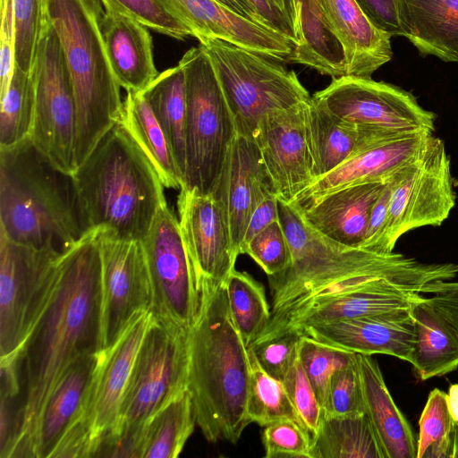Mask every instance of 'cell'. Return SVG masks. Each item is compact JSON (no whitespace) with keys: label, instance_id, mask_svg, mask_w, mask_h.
Wrapping results in <instances>:
<instances>
[{"label":"cell","instance_id":"obj_30","mask_svg":"<svg viewBox=\"0 0 458 458\" xmlns=\"http://www.w3.org/2000/svg\"><path fill=\"white\" fill-rule=\"evenodd\" d=\"M415 344L411 364L422 380L450 373L458 368V333L426 297L411 306Z\"/></svg>","mask_w":458,"mask_h":458},{"label":"cell","instance_id":"obj_15","mask_svg":"<svg viewBox=\"0 0 458 458\" xmlns=\"http://www.w3.org/2000/svg\"><path fill=\"white\" fill-rule=\"evenodd\" d=\"M141 242L152 286V316L189 329L198 316L201 292L179 220L167 205Z\"/></svg>","mask_w":458,"mask_h":458},{"label":"cell","instance_id":"obj_41","mask_svg":"<svg viewBox=\"0 0 458 458\" xmlns=\"http://www.w3.org/2000/svg\"><path fill=\"white\" fill-rule=\"evenodd\" d=\"M298 355L323 408L331 376L336 369L353 361L356 353L301 334Z\"/></svg>","mask_w":458,"mask_h":458},{"label":"cell","instance_id":"obj_51","mask_svg":"<svg viewBox=\"0 0 458 458\" xmlns=\"http://www.w3.org/2000/svg\"><path fill=\"white\" fill-rule=\"evenodd\" d=\"M392 177L387 181L372 207L365 239L360 249L377 252L378 243L386 227L388 216Z\"/></svg>","mask_w":458,"mask_h":458},{"label":"cell","instance_id":"obj_5","mask_svg":"<svg viewBox=\"0 0 458 458\" xmlns=\"http://www.w3.org/2000/svg\"><path fill=\"white\" fill-rule=\"evenodd\" d=\"M48 18L59 38L76 106L74 164L87 158L123 115L120 85L101 31L99 0H48Z\"/></svg>","mask_w":458,"mask_h":458},{"label":"cell","instance_id":"obj_58","mask_svg":"<svg viewBox=\"0 0 458 458\" xmlns=\"http://www.w3.org/2000/svg\"><path fill=\"white\" fill-rule=\"evenodd\" d=\"M452 458H458V438H457V441H456V444L454 446V450Z\"/></svg>","mask_w":458,"mask_h":458},{"label":"cell","instance_id":"obj_37","mask_svg":"<svg viewBox=\"0 0 458 458\" xmlns=\"http://www.w3.org/2000/svg\"><path fill=\"white\" fill-rule=\"evenodd\" d=\"M0 149L30 138L35 114V89L31 73L14 66L6 91L0 96Z\"/></svg>","mask_w":458,"mask_h":458},{"label":"cell","instance_id":"obj_19","mask_svg":"<svg viewBox=\"0 0 458 458\" xmlns=\"http://www.w3.org/2000/svg\"><path fill=\"white\" fill-rule=\"evenodd\" d=\"M400 284L379 278L315 301L267 326L253 342H260L288 330L410 309L420 296ZM252 343V344H253Z\"/></svg>","mask_w":458,"mask_h":458},{"label":"cell","instance_id":"obj_24","mask_svg":"<svg viewBox=\"0 0 458 458\" xmlns=\"http://www.w3.org/2000/svg\"><path fill=\"white\" fill-rule=\"evenodd\" d=\"M101 31L120 87L126 91H144L158 75L149 29L127 14L104 8Z\"/></svg>","mask_w":458,"mask_h":458},{"label":"cell","instance_id":"obj_9","mask_svg":"<svg viewBox=\"0 0 458 458\" xmlns=\"http://www.w3.org/2000/svg\"><path fill=\"white\" fill-rule=\"evenodd\" d=\"M185 78L186 169L182 188L212 194L237 134L212 63L199 45L178 63Z\"/></svg>","mask_w":458,"mask_h":458},{"label":"cell","instance_id":"obj_18","mask_svg":"<svg viewBox=\"0 0 458 458\" xmlns=\"http://www.w3.org/2000/svg\"><path fill=\"white\" fill-rule=\"evenodd\" d=\"M177 207L182 241L199 286L204 282L225 284L238 256L224 207L211 194L185 188L180 189Z\"/></svg>","mask_w":458,"mask_h":458},{"label":"cell","instance_id":"obj_7","mask_svg":"<svg viewBox=\"0 0 458 458\" xmlns=\"http://www.w3.org/2000/svg\"><path fill=\"white\" fill-rule=\"evenodd\" d=\"M188 330L152 316L133 364L117 428L101 444L113 441L123 455L138 457L143 426L187 390Z\"/></svg>","mask_w":458,"mask_h":458},{"label":"cell","instance_id":"obj_27","mask_svg":"<svg viewBox=\"0 0 458 458\" xmlns=\"http://www.w3.org/2000/svg\"><path fill=\"white\" fill-rule=\"evenodd\" d=\"M309 126L317 178L371 148L411 134L356 127L337 118L312 97Z\"/></svg>","mask_w":458,"mask_h":458},{"label":"cell","instance_id":"obj_28","mask_svg":"<svg viewBox=\"0 0 458 458\" xmlns=\"http://www.w3.org/2000/svg\"><path fill=\"white\" fill-rule=\"evenodd\" d=\"M399 24L420 55L458 63V0H397Z\"/></svg>","mask_w":458,"mask_h":458},{"label":"cell","instance_id":"obj_23","mask_svg":"<svg viewBox=\"0 0 458 458\" xmlns=\"http://www.w3.org/2000/svg\"><path fill=\"white\" fill-rule=\"evenodd\" d=\"M387 181L348 186L297 210L304 222L321 236L348 248L360 249L372 207Z\"/></svg>","mask_w":458,"mask_h":458},{"label":"cell","instance_id":"obj_38","mask_svg":"<svg viewBox=\"0 0 458 458\" xmlns=\"http://www.w3.org/2000/svg\"><path fill=\"white\" fill-rule=\"evenodd\" d=\"M249 355L250 379L246 411L250 423L265 427L274 421L289 419L305 428L283 381L271 377L262 369L250 347Z\"/></svg>","mask_w":458,"mask_h":458},{"label":"cell","instance_id":"obj_14","mask_svg":"<svg viewBox=\"0 0 458 458\" xmlns=\"http://www.w3.org/2000/svg\"><path fill=\"white\" fill-rule=\"evenodd\" d=\"M312 98L342 121L359 128L403 133L436 130L437 115L395 85L344 75Z\"/></svg>","mask_w":458,"mask_h":458},{"label":"cell","instance_id":"obj_54","mask_svg":"<svg viewBox=\"0 0 458 458\" xmlns=\"http://www.w3.org/2000/svg\"><path fill=\"white\" fill-rule=\"evenodd\" d=\"M277 220H279L278 199L274 195L268 196L258 205L251 214L241 250L256 234Z\"/></svg>","mask_w":458,"mask_h":458},{"label":"cell","instance_id":"obj_45","mask_svg":"<svg viewBox=\"0 0 458 458\" xmlns=\"http://www.w3.org/2000/svg\"><path fill=\"white\" fill-rule=\"evenodd\" d=\"M248 254L269 276L285 270L291 263L290 246L279 220L256 234L241 250Z\"/></svg>","mask_w":458,"mask_h":458},{"label":"cell","instance_id":"obj_50","mask_svg":"<svg viewBox=\"0 0 458 458\" xmlns=\"http://www.w3.org/2000/svg\"><path fill=\"white\" fill-rule=\"evenodd\" d=\"M369 19L380 30L391 37L401 36L397 0H356Z\"/></svg>","mask_w":458,"mask_h":458},{"label":"cell","instance_id":"obj_12","mask_svg":"<svg viewBox=\"0 0 458 458\" xmlns=\"http://www.w3.org/2000/svg\"><path fill=\"white\" fill-rule=\"evenodd\" d=\"M57 250L34 249L0 232V358L19 353L54 287Z\"/></svg>","mask_w":458,"mask_h":458},{"label":"cell","instance_id":"obj_49","mask_svg":"<svg viewBox=\"0 0 458 458\" xmlns=\"http://www.w3.org/2000/svg\"><path fill=\"white\" fill-rule=\"evenodd\" d=\"M0 96L9 87L15 66L16 24L13 0H1Z\"/></svg>","mask_w":458,"mask_h":458},{"label":"cell","instance_id":"obj_46","mask_svg":"<svg viewBox=\"0 0 458 458\" xmlns=\"http://www.w3.org/2000/svg\"><path fill=\"white\" fill-rule=\"evenodd\" d=\"M310 432L289 419L274 421L262 432L266 458H310Z\"/></svg>","mask_w":458,"mask_h":458},{"label":"cell","instance_id":"obj_2","mask_svg":"<svg viewBox=\"0 0 458 458\" xmlns=\"http://www.w3.org/2000/svg\"><path fill=\"white\" fill-rule=\"evenodd\" d=\"M198 316L188 330L189 375L196 423L210 443L236 444L250 423L249 346L232 318L225 284L204 282Z\"/></svg>","mask_w":458,"mask_h":458},{"label":"cell","instance_id":"obj_36","mask_svg":"<svg viewBox=\"0 0 458 458\" xmlns=\"http://www.w3.org/2000/svg\"><path fill=\"white\" fill-rule=\"evenodd\" d=\"M225 287L232 318L249 346L260 335L271 317L265 287L250 274L235 269Z\"/></svg>","mask_w":458,"mask_h":458},{"label":"cell","instance_id":"obj_4","mask_svg":"<svg viewBox=\"0 0 458 458\" xmlns=\"http://www.w3.org/2000/svg\"><path fill=\"white\" fill-rule=\"evenodd\" d=\"M72 174L91 228L112 237L142 241L166 206L158 174L121 122Z\"/></svg>","mask_w":458,"mask_h":458},{"label":"cell","instance_id":"obj_1","mask_svg":"<svg viewBox=\"0 0 458 458\" xmlns=\"http://www.w3.org/2000/svg\"><path fill=\"white\" fill-rule=\"evenodd\" d=\"M102 263L98 230L64 252L54 287L19 353L22 422L11 458H33L37 423L53 387L80 357L101 351Z\"/></svg>","mask_w":458,"mask_h":458},{"label":"cell","instance_id":"obj_52","mask_svg":"<svg viewBox=\"0 0 458 458\" xmlns=\"http://www.w3.org/2000/svg\"><path fill=\"white\" fill-rule=\"evenodd\" d=\"M267 29L292 41L295 47L300 43L298 33L293 25L268 0H247Z\"/></svg>","mask_w":458,"mask_h":458},{"label":"cell","instance_id":"obj_16","mask_svg":"<svg viewBox=\"0 0 458 458\" xmlns=\"http://www.w3.org/2000/svg\"><path fill=\"white\" fill-rule=\"evenodd\" d=\"M102 263L101 350L113 346L139 315L151 310L152 286L141 241L98 230Z\"/></svg>","mask_w":458,"mask_h":458},{"label":"cell","instance_id":"obj_40","mask_svg":"<svg viewBox=\"0 0 458 458\" xmlns=\"http://www.w3.org/2000/svg\"><path fill=\"white\" fill-rule=\"evenodd\" d=\"M0 458H11L22 422L21 358L1 359Z\"/></svg>","mask_w":458,"mask_h":458},{"label":"cell","instance_id":"obj_10","mask_svg":"<svg viewBox=\"0 0 458 458\" xmlns=\"http://www.w3.org/2000/svg\"><path fill=\"white\" fill-rule=\"evenodd\" d=\"M151 318L150 311L139 315L113 346L102 350L83 404L51 458L93 457L99 445L114 433L133 364Z\"/></svg>","mask_w":458,"mask_h":458},{"label":"cell","instance_id":"obj_20","mask_svg":"<svg viewBox=\"0 0 458 458\" xmlns=\"http://www.w3.org/2000/svg\"><path fill=\"white\" fill-rule=\"evenodd\" d=\"M224 207L237 256L251 214L268 196H276L257 143L236 134L220 179L211 194Z\"/></svg>","mask_w":458,"mask_h":458},{"label":"cell","instance_id":"obj_32","mask_svg":"<svg viewBox=\"0 0 458 458\" xmlns=\"http://www.w3.org/2000/svg\"><path fill=\"white\" fill-rule=\"evenodd\" d=\"M121 123L148 157L166 188L181 189L182 174L143 91H126Z\"/></svg>","mask_w":458,"mask_h":458},{"label":"cell","instance_id":"obj_57","mask_svg":"<svg viewBox=\"0 0 458 458\" xmlns=\"http://www.w3.org/2000/svg\"><path fill=\"white\" fill-rule=\"evenodd\" d=\"M446 399L451 417L458 424V383L449 386Z\"/></svg>","mask_w":458,"mask_h":458},{"label":"cell","instance_id":"obj_44","mask_svg":"<svg viewBox=\"0 0 458 458\" xmlns=\"http://www.w3.org/2000/svg\"><path fill=\"white\" fill-rule=\"evenodd\" d=\"M322 413L329 416H357L365 413L357 357L336 369L330 377Z\"/></svg>","mask_w":458,"mask_h":458},{"label":"cell","instance_id":"obj_53","mask_svg":"<svg viewBox=\"0 0 458 458\" xmlns=\"http://www.w3.org/2000/svg\"><path fill=\"white\" fill-rule=\"evenodd\" d=\"M426 300L452 324L458 333V282L439 283L432 296L426 297Z\"/></svg>","mask_w":458,"mask_h":458},{"label":"cell","instance_id":"obj_3","mask_svg":"<svg viewBox=\"0 0 458 458\" xmlns=\"http://www.w3.org/2000/svg\"><path fill=\"white\" fill-rule=\"evenodd\" d=\"M91 230L72 174L31 138L0 149V232L9 240L64 253Z\"/></svg>","mask_w":458,"mask_h":458},{"label":"cell","instance_id":"obj_56","mask_svg":"<svg viewBox=\"0 0 458 458\" xmlns=\"http://www.w3.org/2000/svg\"><path fill=\"white\" fill-rule=\"evenodd\" d=\"M233 13L241 15L242 17L264 26L261 19L248 3L247 0H216ZM265 27V26H264ZM267 28V27H266Z\"/></svg>","mask_w":458,"mask_h":458},{"label":"cell","instance_id":"obj_31","mask_svg":"<svg viewBox=\"0 0 458 458\" xmlns=\"http://www.w3.org/2000/svg\"><path fill=\"white\" fill-rule=\"evenodd\" d=\"M301 42L292 63L333 79L346 75V62L324 10L322 0H296Z\"/></svg>","mask_w":458,"mask_h":458},{"label":"cell","instance_id":"obj_47","mask_svg":"<svg viewBox=\"0 0 458 458\" xmlns=\"http://www.w3.org/2000/svg\"><path fill=\"white\" fill-rule=\"evenodd\" d=\"M300 337L298 331L288 330L249 347L262 369L283 381L298 357Z\"/></svg>","mask_w":458,"mask_h":458},{"label":"cell","instance_id":"obj_25","mask_svg":"<svg viewBox=\"0 0 458 458\" xmlns=\"http://www.w3.org/2000/svg\"><path fill=\"white\" fill-rule=\"evenodd\" d=\"M322 3L344 49L346 75L371 78L393 57L391 36L369 19L356 0H322Z\"/></svg>","mask_w":458,"mask_h":458},{"label":"cell","instance_id":"obj_55","mask_svg":"<svg viewBox=\"0 0 458 458\" xmlns=\"http://www.w3.org/2000/svg\"><path fill=\"white\" fill-rule=\"evenodd\" d=\"M295 29L301 42L299 15L296 0H268ZM300 44V43H299ZM298 44V45H299Z\"/></svg>","mask_w":458,"mask_h":458},{"label":"cell","instance_id":"obj_21","mask_svg":"<svg viewBox=\"0 0 458 458\" xmlns=\"http://www.w3.org/2000/svg\"><path fill=\"white\" fill-rule=\"evenodd\" d=\"M298 331L319 342L361 354H387L411 362L415 344L411 308L315 324Z\"/></svg>","mask_w":458,"mask_h":458},{"label":"cell","instance_id":"obj_34","mask_svg":"<svg viewBox=\"0 0 458 458\" xmlns=\"http://www.w3.org/2000/svg\"><path fill=\"white\" fill-rule=\"evenodd\" d=\"M143 94L165 134L184 180L186 93L182 66L178 64L159 73Z\"/></svg>","mask_w":458,"mask_h":458},{"label":"cell","instance_id":"obj_33","mask_svg":"<svg viewBox=\"0 0 458 458\" xmlns=\"http://www.w3.org/2000/svg\"><path fill=\"white\" fill-rule=\"evenodd\" d=\"M310 458H384L366 413L357 416L321 414L311 437Z\"/></svg>","mask_w":458,"mask_h":458},{"label":"cell","instance_id":"obj_39","mask_svg":"<svg viewBox=\"0 0 458 458\" xmlns=\"http://www.w3.org/2000/svg\"><path fill=\"white\" fill-rule=\"evenodd\" d=\"M416 458H452L458 438V424L450 414L446 393L433 389L419 421Z\"/></svg>","mask_w":458,"mask_h":458},{"label":"cell","instance_id":"obj_26","mask_svg":"<svg viewBox=\"0 0 458 458\" xmlns=\"http://www.w3.org/2000/svg\"><path fill=\"white\" fill-rule=\"evenodd\" d=\"M101 356L102 350L80 357L56 382L37 423L33 458H51L83 404Z\"/></svg>","mask_w":458,"mask_h":458},{"label":"cell","instance_id":"obj_13","mask_svg":"<svg viewBox=\"0 0 458 458\" xmlns=\"http://www.w3.org/2000/svg\"><path fill=\"white\" fill-rule=\"evenodd\" d=\"M31 76L35 89L31 140L55 165L73 174L75 99L63 48L50 21L39 40Z\"/></svg>","mask_w":458,"mask_h":458},{"label":"cell","instance_id":"obj_35","mask_svg":"<svg viewBox=\"0 0 458 458\" xmlns=\"http://www.w3.org/2000/svg\"><path fill=\"white\" fill-rule=\"evenodd\" d=\"M196 419L185 390L160 409L142 428L140 458H175L192 434Z\"/></svg>","mask_w":458,"mask_h":458},{"label":"cell","instance_id":"obj_29","mask_svg":"<svg viewBox=\"0 0 458 458\" xmlns=\"http://www.w3.org/2000/svg\"><path fill=\"white\" fill-rule=\"evenodd\" d=\"M365 413L384 458H416L417 441L411 428L394 402L377 362L372 355L356 353Z\"/></svg>","mask_w":458,"mask_h":458},{"label":"cell","instance_id":"obj_8","mask_svg":"<svg viewBox=\"0 0 458 458\" xmlns=\"http://www.w3.org/2000/svg\"><path fill=\"white\" fill-rule=\"evenodd\" d=\"M198 40L212 63L238 134L254 140L267 114L310 99L284 63L217 38Z\"/></svg>","mask_w":458,"mask_h":458},{"label":"cell","instance_id":"obj_6","mask_svg":"<svg viewBox=\"0 0 458 458\" xmlns=\"http://www.w3.org/2000/svg\"><path fill=\"white\" fill-rule=\"evenodd\" d=\"M278 212L292 259L285 270L267 276L271 294L269 321L307 293L355 273L378 270L450 278L458 273V266L454 264L420 263L400 253L384 254L333 242L311 229L296 208L280 200Z\"/></svg>","mask_w":458,"mask_h":458},{"label":"cell","instance_id":"obj_48","mask_svg":"<svg viewBox=\"0 0 458 458\" xmlns=\"http://www.w3.org/2000/svg\"><path fill=\"white\" fill-rule=\"evenodd\" d=\"M283 383L295 411L312 437L318 430L322 407L301 366L299 355Z\"/></svg>","mask_w":458,"mask_h":458},{"label":"cell","instance_id":"obj_17","mask_svg":"<svg viewBox=\"0 0 458 458\" xmlns=\"http://www.w3.org/2000/svg\"><path fill=\"white\" fill-rule=\"evenodd\" d=\"M309 102L267 114L254 138L278 200L290 204L316 179Z\"/></svg>","mask_w":458,"mask_h":458},{"label":"cell","instance_id":"obj_11","mask_svg":"<svg viewBox=\"0 0 458 458\" xmlns=\"http://www.w3.org/2000/svg\"><path fill=\"white\" fill-rule=\"evenodd\" d=\"M455 199L445 142L432 134L420 152L391 179L388 216L377 252H394L398 239L412 229L440 225Z\"/></svg>","mask_w":458,"mask_h":458},{"label":"cell","instance_id":"obj_43","mask_svg":"<svg viewBox=\"0 0 458 458\" xmlns=\"http://www.w3.org/2000/svg\"><path fill=\"white\" fill-rule=\"evenodd\" d=\"M104 8L127 14L155 32L183 40L193 37L191 28L163 0H99Z\"/></svg>","mask_w":458,"mask_h":458},{"label":"cell","instance_id":"obj_22","mask_svg":"<svg viewBox=\"0 0 458 458\" xmlns=\"http://www.w3.org/2000/svg\"><path fill=\"white\" fill-rule=\"evenodd\" d=\"M432 134L411 133L356 155L317 178L290 205L301 210L332 191L364 182L387 181L420 152Z\"/></svg>","mask_w":458,"mask_h":458},{"label":"cell","instance_id":"obj_42","mask_svg":"<svg viewBox=\"0 0 458 458\" xmlns=\"http://www.w3.org/2000/svg\"><path fill=\"white\" fill-rule=\"evenodd\" d=\"M16 24L15 65L31 73L42 33L49 21L48 0H13Z\"/></svg>","mask_w":458,"mask_h":458}]
</instances>
